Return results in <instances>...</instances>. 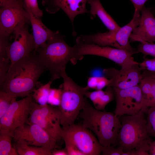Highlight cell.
Returning a JSON list of instances; mask_svg holds the SVG:
<instances>
[{"label":"cell","mask_w":155,"mask_h":155,"mask_svg":"<svg viewBox=\"0 0 155 155\" xmlns=\"http://www.w3.org/2000/svg\"><path fill=\"white\" fill-rule=\"evenodd\" d=\"M47 70L33 54L10 67L0 86L1 90L15 98L26 97L34 92L39 78Z\"/></svg>","instance_id":"6da1fadb"},{"label":"cell","mask_w":155,"mask_h":155,"mask_svg":"<svg viewBox=\"0 0 155 155\" xmlns=\"http://www.w3.org/2000/svg\"><path fill=\"white\" fill-rule=\"evenodd\" d=\"M120 116L114 113L98 110L87 101L78 117L82 125L93 131L104 147L119 146L121 123Z\"/></svg>","instance_id":"7a4b0ae2"},{"label":"cell","mask_w":155,"mask_h":155,"mask_svg":"<svg viewBox=\"0 0 155 155\" xmlns=\"http://www.w3.org/2000/svg\"><path fill=\"white\" fill-rule=\"evenodd\" d=\"M65 37L59 32L51 36L44 47L34 53L49 71L52 81L61 77L62 73L66 71L67 64L72 60L76 51L74 46L66 43Z\"/></svg>","instance_id":"3957f363"},{"label":"cell","mask_w":155,"mask_h":155,"mask_svg":"<svg viewBox=\"0 0 155 155\" xmlns=\"http://www.w3.org/2000/svg\"><path fill=\"white\" fill-rule=\"evenodd\" d=\"M61 77L63 80L62 93L58 107L62 127L65 128L75 123L86 105L87 101L84 94L90 89L87 86L83 87L77 84L67 75L66 71L62 73Z\"/></svg>","instance_id":"277c9868"},{"label":"cell","mask_w":155,"mask_h":155,"mask_svg":"<svg viewBox=\"0 0 155 155\" xmlns=\"http://www.w3.org/2000/svg\"><path fill=\"white\" fill-rule=\"evenodd\" d=\"M148 108L143 107L139 113L133 115L120 116L121 127L118 135L119 146L123 148V152L130 151L149 136L146 129V115Z\"/></svg>","instance_id":"5b68a950"},{"label":"cell","mask_w":155,"mask_h":155,"mask_svg":"<svg viewBox=\"0 0 155 155\" xmlns=\"http://www.w3.org/2000/svg\"><path fill=\"white\" fill-rule=\"evenodd\" d=\"M76 51L71 61L73 64L82 59L84 56L91 55L103 57L109 59L122 67L139 63L135 61L133 55L137 53L108 46H100L93 44H86L78 37L74 46Z\"/></svg>","instance_id":"8992f818"},{"label":"cell","mask_w":155,"mask_h":155,"mask_svg":"<svg viewBox=\"0 0 155 155\" xmlns=\"http://www.w3.org/2000/svg\"><path fill=\"white\" fill-rule=\"evenodd\" d=\"M26 123L36 124L57 142L62 139L60 116L58 106L33 102Z\"/></svg>","instance_id":"52a82bcc"},{"label":"cell","mask_w":155,"mask_h":155,"mask_svg":"<svg viewBox=\"0 0 155 155\" xmlns=\"http://www.w3.org/2000/svg\"><path fill=\"white\" fill-rule=\"evenodd\" d=\"M61 136L64 141L72 144L83 155H99L104 148L91 131L82 124L74 123L62 127Z\"/></svg>","instance_id":"ba28073f"},{"label":"cell","mask_w":155,"mask_h":155,"mask_svg":"<svg viewBox=\"0 0 155 155\" xmlns=\"http://www.w3.org/2000/svg\"><path fill=\"white\" fill-rule=\"evenodd\" d=\"M15 142L48 148H60L57 142L38 125L26 123L10 131Z\"/></svg>","instance_id":"9c48e42d"},{"label":"cell","mask_w":155,"mask_h":155,"mask_svg":"<svg viewBox=\"0 0 155 155\" xmlns=\"http://www.w3.org/2000/svg\"><path fill=\"white\" fill-rule=\"evenodd\" d=\"M13 33L14 40L5 48L7 57L11 62L10 67L17 61L32 55L35 47L34 38L29 33L28 24L18 26Z\"/></svg>","instance_id":"30bf717a"},{"label":"cell","mask_w":155,"mask_h":155,"mask_svg":"<svg viewBox=\"0 0 155 155\" xmlns=\"http://www.w3.org/2000/svg\"><path fill=\"white\" fill-rule=\"evenodd\" d=\"M32 93L16 100L14 98L8 109L0 118V130L11 131L26 124L33 102Z\"/></svg>","instance_id":"8fae6325"},{"label":"cell","mask_w":155,"mask_h":155,"mask_svg":"<svg viewBox=\"0 0 155 155\" xmlns=\"http://www.w3.org/2000/svg\"><path fill=\"white\" fill-rule=\"evenodd\" d=\"M140 16H133L127 24L115 32H99L96 37L97 44L101 46H108L131 52H136L130 44V36L133 29L139 24Z\"/></svg>","instance_id":"7c38bea8"},{"label":"cell","mask_w":155,"mask_h":155,"mask_svg":"<svg viewBox=\"0 0 155 155\" xmlns=\"http://www.w3.org/2000/svg\"><path fill=\"white\" fill-rule=\"evenodd\" d=\"M103 73L109 80L108 86L120 89L137 86L143 78L139 63L121 67L119 69L113 67L105 68Z\"/></svg>","instance_id":"4fadbf2b"},{"label":"cell","mask_w":155,"mask_h":155,"mask_svg":"<svg viewBox=\"0 0 155 155\" xmlns=\"http://www.w3.org/2000/svg\"><path fill=\"white\" fill-rule=\"evenodd\" d=\"M113 89L116 101L114 113L116 115L120 117L123 115H133L143 107L139 84L127 89Z\"/></svg>","instance_id":"5bb4252c"},{"label":"cell","mask_w":155,"mask_h":155,"mask_svg":"<svg viewBox=\"0 0 155 155\" xmlns=\"http://www.w3.org/2000/svg\"><path fill=\"white\" fill-rule=\"evenodd\" d=\"M30 24L29 16L23 4L0 7V37L9 38L18 26Z\"/></svg>","instance_id":"9a60e30c"},{"label":"cell","mask_w":155,"mask_h":155,"mask_svg":"<svg viewBox=\"0 0 155 155\" xmlns=\"http://www.w3.org/2000/svg\"><path fill=\"white\" fill-rule=\"evenodd\" d=\"M139 25L135 28L130 37L131 42H155V17L151 8L144 6L141 10Z\"/></svg>","instance_id":"2e32d148"},{"label":"cell","mask_w":155,"mask_h":155,"mask_svg":"<svg viewBox=\"0 0 155 155\" xmlns=\"http://www.w3.org/2000/svg\"><path fill=\"white\" fill-rule=\"evenodd\" d=\"M88 0H42V4L49 13H55L62 9L69 18L73 27L74 20L77 16L89 13L86 7Z\"/></svg>","instance_id":"e0dca14e"},{"label":"cell","mask_w":155,"mask_h":155,"mask_svg":"<svg viewBox=\"0 0 155 155\" xmlns=\"http://www.w3.org/2000/svg\"><path fill=\"white\" fill-rule=\"evenodd\" d=\"M24 8L28 15L32 27L35 46L34 53L38 49L44 47L51 36L59 31L50 30L44 24L40 18L35 16L30 9Z\"/></svg>","instance_id":"ac0fdd59"},{"label":"cell","mask_w":155,"mask_h":155,"mask_svg":"<svg viewBox=\"0 0 155 155\" xmlns=\"http://www.w3.org/2000/svg\"><path fill=\"white\" fill-rule=\"evenodd\" d=\"M88 3L90 6L89 13L91 17L97 16L110 31L115 32L120 28L107 12L99 0H89Z\"/></svg>","instance_id":"d6986e66"},{"label":"cell","mask_w":155,"mask_h":155,"mask_svg":"<svg viewBox=\"0 0 155 155\" xmlns=\"http://www.w3.org/2000/svg\"><path fill=\"white\" fill-rule=\"evenodd\" d=\"M142 97L143 107L155 106V80L143 77L139 84Z\"/></svg>","instance_id":"ffe728a7"},{"label":"cell","mask_w":155,"mask_h":155,"mask_svg":"<svg viewBox=\"0 0 155 155\" xmlns=\"http://www.w3.org/2000/svg\"><path fill=\"white\" fill-rule=\"evenodd\" d=\"M14 147L18 155H52V150L44 147L27 145L15 142Z\"/></svg>","instance_id":"44dd1931"},{"label":"cell","mask_w":155,"mask_h":155,"mask_svg":"<svg viewBox=\"0 0 155 155\" xmlns=\"http://www.w3.org/2000/svg\"><path fill=\"white\" fill-rule=\"evenodd\" d=\"M12 139L10 131L0 130V155H18L12 146Z\"/></svg>","instance_id":"7402d4cb"},{"label":"cell","mask_w":155,"mask_h":155,"mask_svg":"<svg viewBox=\"0 0 155 155\" xmlns=\"http://www.w3.org/2000/svg\"><path fill=\"white\" fill-rule=\"evenodd\" d=\"M50 80L47 84L41 86L37 89H35L32 94L33 99L36 103L41 105L47 104L49 96L53 82Z\"/></svg>","instance_id":"603a6c76"},{"label":"cell","mask_w":155,"mask_h":155,"mask_svg":"<svg viewBox=\"0 0 155 155\" xmlns=\"http://www.w3.org/2000/svg\"><path fill=\"white\" fill-rule=\"evenodd\" d=\"M114 97L113 88L107 86L99 97L97 104L94 106V108L98 110L104 111L106 106L113 100Z\"/></svg>","instance_id":"cb8c5ba5"},{"label":"cell","mask_w":155,"mask_h":155,"mask_svg":"<svg viewBox=\"0 0 155 155\" xmlns=\"http://www.w3.org/2000/svg\"><path fill=\"white\" fill-rule=\"evenodd\" d=\"M109 83V80L105 77L93 76L88 78L86 86L89 89L102 90L105 87L108 86Z\"/></svg>","instance_id":"d4e9b609"},{"label":"cell","mask_w":155,"mask_h":155,"mask_svg":"<svg viewBox=\"0 0 155 155\" xmlns=\"http://www.w3.org/2000/svg\"><path fill=\"white\" fill-rule=\"evenodd\" d=\"M149 107L146 113V131L149 136L155 137V106Z\"/></svg>","instance_id":"484cf974"},{"label":"cell","mask_w":155,"mask_h":155,"mask_svg":"<svg viewBox=\"0 0 155 155\" xmlns=\"http://www.w3.org/2000/svg\"><path fill=\"white\" fill-rule=\"evenodd\" d=\"M14 98L5 92L0 90V118L5 113Z\"/></svg>","instance_id":"4316f807"},{"label":"cell","mask_w":155,"mask_h":155,"mask_svg":"<svg viewBox=\"0 0 155 155\" xmlns=\"http://www.w3.org/2000/svg\"><path fill=\"white\" fill-rule=\"evenodd\" d=\"M137 53H141L144 55V57L150 55L155 58V43L147 42H141L136 49Z\"/></svg>","instance_id":"83f0119b"},{"label":"cell","mask_w":155,"mask_h":155,"mask_svg":"<svg viewBox=\"0 0 155 155\" xmlns=\"http://www.w3.org/2000/svg\"><path fill=\"white\" fill-rule=\"evenodd\" d=\"M62 89L51 88L47 104L53 106L60 105L62 95Z\"/></svg>","instance_id":"f1b7e54d"},{"label":"cell","mask_w":155,"mask_h":155,"mask_svg":"<svg viewBox=\"0 0 155 155\" xmlns=\"http://www.w3.org/2000/svg\"><path fill=\"white\" fill-rule=\"evenodd\" d=\"M152 141V140L150 136L142 140L135 148L137 155H150V144Z\"/></svg>","instance_id":"f546056e"},{"label":"cell","mask_w":155,"mask_h":155,"mask_svg":"<svg viewBox=\"0 0 155 155\" xmlns=\"http://www.w3.org/2000/svg\"><path fill=\"white\" fill-rule=\"evenodd\" d=\"M23 7L29 8L38 18H40L43 15L42 10L38 7L37 0H23Z\"/></svg>","instance_id":"4dcf8cb0"},{"label":"cell","mask_w":155,"mask_h":155,"mask_svg":"<svg viewBox=\"0 0 155 155\" xmlns=\"http://www.w3.org/2000/svg\"><path fill=\"white\" fill-rule=\"evenodd\" d=\"M10 66L11 62L8 58L0 60V86L3 83Z\"/></svg>","instance_id":"1f68e13d"},{"label":"cell","mask_w":155,"mask_h":155,"mask_svg":"<svg viewBox=\"0 0 155 155\" xmlns=\"http://www.w3.org/2000/svg\"><path fill=\"white\" fill-rule=\"evenodd\" d=\"M139 66L142 71L155 72V58L150 59L144 57L143 61L139 63Z\"/></svg>","instance_id":"d6a6232c"},{"label":"cell","mask_w":155,"mask_h":155,"mask_svg":"<svg viewBox=\"0 0 155 155\" xmlns=\"http://www.w3.org/2000/svg\"><path fill=\"white\" fill-rule=\"evenodd\" d=\"M123 148L119 146H110L104 148L101 154L102 155H122Z\"/></svg>","instance_id":"836d02e7"},{"label":"cell","mask_w":155,"mask_h":155,"mask_svg":"<svg viewBox=\"0 0 155 155\" xmlns=\"http://www.w3.org/2000/svg\"><path fill=\"white\" fill-rule=\"evenodd\" d=\"M133 5L135 11L133 16H140L141 9L145 3L149 0H129Z\"/></svg>","instance_id":"e575fe53"},{"label":"cell","mask_w":155,"mask_h":155,"mask_svg":"<svg viewBox=\"0 0 155 155\" xmlns=\"http://www.w3.org/2000/svg\"><path fill=\"white\" fill-rule=\"evenodd\" d=\"M65 147L68 155H83V154L72 144L66 141H64Z\"/></svg>","instance_id":"d590c367"},{"label":"cell","mask_w":155,"mask_h":155,"mask_svg":"<svg viewBox=\"0 0 155 155\" xmlns=\"http://www.w3.org/2000/svg\"><path fill=\"white\" fill-rule=\"evenodd\" d=\"M23 4V0H0L1 7Z\"/></svg>","instance_id":"8d00e7d4"},{"label":"cell","mask_w":155,"mask_h":155,"mask_svg":"<svg viewBox=\"0 0 155 155\" xmlns=\"http://www.w3.org/2000/svg\"><path fill=\"white\" fill-rule=\"evenodd\" d=\"M51 154L52 155H68L65 148L62 149H53L52 150Z\"/></svg>","instance_id":"74e56055"},{"label":"cell","mask_w":155,"mask_h":155,"mask_svg":"<svg viewBox=\"0 0 155 155\" xmlns=\"http://www.w3.org/2000/svg\"><path fill=\"white\" fill-rule=\"evenodd\" d=\"M142 73L143 77H149L155 80V72L144 70L142 71Z\"/></svg>","instance_id":"f35d334b"},{"label":"cell","mask_w":155,"mask_h":155,"mask_svg":"<svg viewBox=\"0 0 155 155\" xmlns=\"http://www.w3.org/2000/svg\"><path fill=\"white\" fill-rule=\"evenodd\" d=\"M149 153L150 155H155V140L150 144Z\"/></svg>","instance_id":"ab89813d"},{"label":"cell","mask_w":155,"mask_h":155,"mask_svg":"<svg viewBox=\"0 0 155 155\" xmlns=\"http://www.w3.org/2000/svg\"><path fill=\"white\" fill-rule=\"evenodd\" d=\"M151 11L152 13H154L155 14V7L154 8H151Z\"/></svg>","instance_id":"60d3db41"}]
</instances>
